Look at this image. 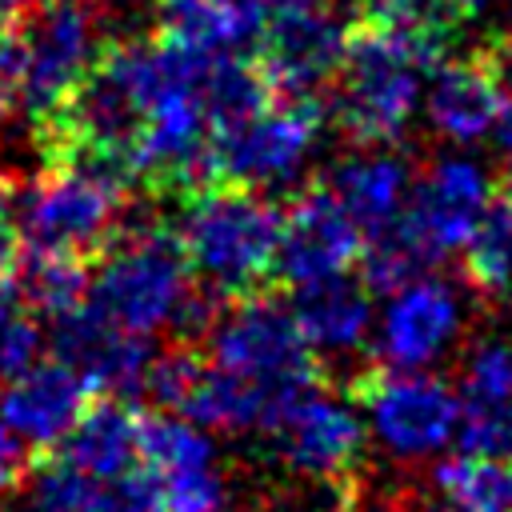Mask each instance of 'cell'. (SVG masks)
<instances>
[{
  "mask_svg": "<svg viewBox=\"0 0 512 512\" xmlns=\"http://www.w3.org/2000/svg\"><path fill=\"white\" fill-rule=\"evenodd\" d=\"M360 16H364V24L400 28V32L424 36V40H432L440 48H444L448 28L456 20L448 0H360Z\"/></svg>",
  "mask_w": 512,
  "mask_h": 512,
  "instance_id": "obj_24",
  "label": "cell"
},
{
  "mask_svg": "<svg viewBox=\"0 0 512 512\" xmlns=\"http://www.w3.org/2000/svg\"><path fill=\"white\" fill-rule=\"evenodd\" d=\"M348 24L328 8V0H268V20L260 32V72L280 96H316L332 84Z\"/></svg>",
  "mask_w": 512,
  "mask_h": 512,
  "instance_id": "obj_9",
  "label": "cell"
},
{
  "mask_svg": "<svg viewBox=\"0 0 512 512\" xmlns=\"http://www.w3.org/2000/svg\"><path fill=\"white\" fill-rule=\"evenodd\" d=\"M196 280L188 272L184 248L164 220L120 224L108 248L88 268V304L116 328L152 336L172 328Z\"/></svg>",
  "mask_w": 512,
  "mask_h": 512,
  "instance_id": "obj_5",
  "label": "cell"
},
{
  "mask_svg": "<svg viewBox=\"0 0 512 512\" xmlns=\"http://www.w3.org/2000/svg\"><path fill=\"white\" fill-rule=\"evenodd\" d=\"M464 276L488 296L512 288V184L488 196L484 216L464 240Z\"/></svg>",
  "mask_w": 512,
  "mask_h": 512,
  "instance_id": "obj_23",
  "label": "cell"
},
{
  "mask_svg": "<svg viewBox=\"0 0 512 512\" xmlns=\"http://www.w3.org/2000/svg\"><path fill=\"white\" fill-rule=\"evenodd\" d=\"M440 56L444 48L424 36L360 24V32L348 36L344 60L332 76L336 124L356 144H368V148L400 140L420 108L424 76Z\"/></svg>",
  "mask_w": 512,
  "mask_h": 512,
  "instance_id": "obj_4",
  "label": "cell"
},
{
  "mask_svg": "<svg viewBox=\"0 0 512 512\" xmlns=\"http://www.w3.org/2000/svg\"><path fill=\"white\" fill-rule=\"evenodd\" d=\"M492 0H448V8L456 12V16H476V12H484Z\"/></svg>",
  "mask_w": 512,
  "mask_h": 512,
  "instance_id": "obj_31",
  "label": "cell"
},
{
  "mask_svg": "<svg viewBox=\"0 0 512 512\" xmlns=\"http://www.w3.org/2000/svg\"><path fill=\"white\" fill-rule=\"evenodd\" d=\"M324 128V108L316 96H272L264 108L232 124L212 140L216 180H236L248 188L288 184L312 156Z\"/></svg>",
  "mask_w": 512,
  "mask_h": 512,
  "instance_id": "obj_8",
  "label": "cell"
},
{
  "mask_svg": "<svg viewBox=\"0 0 512 512\" xmlns=\"http://www.w3.org/2000/svg\"><path fill=\"white\" fill-rule=\"evenodd\" d=\"M440 512H468V508H456V504H448V500H444V508H440Z\"/></svg>",
  "mask_w": 512,
  "mask_h": 512,
  "instance_id": "obj_32",
  "label": "cell"
},
{
  "mask_svg": "<svg viewBox=\"0 0 512 512\" xmlns=\"http://www.w3.org/2000/svg\"><path fill=\"white\" fill-rule=\"evenodd\" d=\"M40 348V328L36 312L20 300V292H0V380L20 372L28 360H36Z\"/></svg>",
  "mask_w": 512,
  "mask_h": 512,
  "instance_id": "obj_25",
  "label": "cell"
},
{
  "mask_svg": "<svg viewBox=\"0 0 512 512\" xmlns=\"http://www.w3.org/2000/svg\"><path fill=\"white\" fill-rule=\"evenodd\" d=\"M160 40L184 52H244L260 40L268 0H156Z\"/></svg>",
  "mask_w": 512,
  "mask_h": 512,
  "instance_id": "obj_18",
  "label": "cell"
},
{
  "mask_svg": "<svg viewBox=\"0 0 512 512\" xmlns=\"http://www.w3.org/2000/svg\"><path fill=\"white\" fill-rule=\"evenodd\" d=\"M488 60H492V68L508 80V76H512V36L496 40V48H492V56H488Z\"/></svg>",
  "mask_w": 512,
  "mask_h": 512,
  "instance_id": "obj_29",
  "label": "cell"
},
{
  "mask_svg": "<svg viewBox=\"0 0 512 512\" xmlns=\"http://www.w3.org/2000/svg\"><path fill=\"white\" fill-rule=\"evenodd\" d=\"M456 400H460V420H456L460 448L512 456V348L484 344L480 352H472Z\"/></svg>",
  "mask_w": 512,
  "mask_h": 512,
  "instance_id": "obj_17",
  "label": "cell"
},
{
  "mask_svg": "<svg viewBox=\"0 0 512 512\" xmlns=\"http://www.w3.org/2000/svg\"><path fill=\"white\" fill-rule=\"evenodd\" d=\"M52 348L64 364H72L96 396H132L140 392L144 368L152 360L144 336L116 328L88 300L52 316Z\"/></svg>",
  "mask_w": 512,
  "mask_h": 512,
  "instance_id": "obj_14",
  "label": "cell"
},
{
  "mask_svg": "<svg viewBox=\"0 0 512 512\" xmlns=\"http://www.w3.org/2000/svg\"><path fill=\"white\" fill-rule=\"evenodd\" d=\"M92 396L96 392L88 388V380L60 356L28 360L8 376L0 392V420L32 448V456H44L68 436Z\"/></svg>",
  "mask_w": 512,
  "mask_h": 512,
  "instance_id": "obj_13",
  "label": "cell"
},
{
  "mask_svg": "<svg viewBox=\"0 0 512 512\" xmlns=\"http://www.w3.org/2000/svg\"><path fill=\"white\" fill-rule=\"evenodd\" d=\"M324 188L348 208V216L360 224V232L368 240L400 216L408 188H412V168L376 144V152H364V156L336 164Z\"/></svg>",
  "mask_w": 512,
  "mask_h": 512,
  "instance_id": "obj_21",
  "label": "cell"
},
{
  "mask_svg": "<svg viewBox=\"0 0 512 512\" xmlns=\"http://www.w3.org/2000/svg\"><path fill=\"white\" fill-rule=\"evenodd\" d=\"M28 8H32V0H0V24H4V28L20 24Z\"/></svg>",
  "mask_w": 512,
  "mask_h": 512,
  "instance_id": "obj_30",
  "label": "cell"
},
{
  "mask_svg": "<svg viewBox=\"0 0 512 512\" xmlns=\"http://www.w3.org/2000/svg\"><path fill=\"white\" fill-rule=\"evenodd\" d=\"M460 328V300L440 280H412L392 292L380 328V352L392 368H424Z\"/></svg>",
  "mask_w": 512,
  "mask_h": 512,
  "instance_id": "obj_16",
  "label": "cell"
},
{
  "mask_svg": "<svg viewBox=\"0 0 512 512\" xmlns=\"http://www.w3.org/2000/svg\"><path fill=\"white\" fill-rule=\"evenodd\" d=\"M268 436L276 440V452L292 472L352 492L356 468L364 460V428L348 404H340L324 388H312L284 408Z\"/></svg>",
  "mask_w": 512,
  "mask_h": 512,
  "instance_id": "obj_10",
  "label": "cell"
},
{
  "mask_svg": "<svg viewBox=\"0 0 512 512\" xmlns=\"http://www.w3.org/2000/svg\"><path fill=\"white\" fill-rule=\"evenodd\" d=\"M440 496L468 512H512V456L460 452L432 472Z\"/></svg>",
  "mask_w": 512,
  "mask_h": 512,
  "instance_id": "obj_22",
  "label": "cell"
},
{
  "mask_svg": "<svg viewBox=\"0 0 512 512\" xmlns=\"http://www.w3.org/2000/svg\"><path fill=\"white\" fill-rule=\"evenodd\" d=\"M128 184V164L92 152L48 160V172L24 184L0 180V204L20 256H60L92 268L124 224Z\"/></svg>",
  "mask_w": 512,
  "mask_h": 512,
  "instance_id": "obj_1",
  "label": "cell"
},
{
  "mask_svg": "<svg viewBox=\"0 0 512 512\" xmlns=\"http://www.w3.org/2000/svg\"><path fill=\"white\" fill-rule=\"evenodd\" d=\"M292 292V316L312 352L344 356L364 344V332L372 324V292L364 280L336 272L324 280L296 284Z\"/></svg>",
  "mask_w": 512,
  "mask_h": 512,
  "instance_id": "obj_19",
  "label": "cell"
},
{
  "mask_svg": "<svg viewBox=\"0 0 512 512\" xmlns=\"http://www.w3.org/2000/svg\"><path fill=\"white\" fill-rule=\"evenodd\" d=\"M20 44V96L16 104L44 124L68 92L84 80V72L100 56L96 16L84 0H44L24 12Z\"/></svg>",
  "mask_w": 512,
  "mask_h": 512,
  "instance_id": "obj_6",
  "label": "cell"
},
{
  "mask_svg": "<svg viewBox=\"0 0 512 512\" xmlns=\"http://www.w3.org/2000/svg\"><path fill=\"white\" fill-rule=\"evenodd\" d=\"M492 136H496L500 152L512 160V96H504V104H500V116H496V124H492Z\"/></svg>",
  "mask_w": 512,
  "mask_h": 512,
  "instance_id": "obj_28",
  "label": "cell"
},
{
  "mask_svg": "<svg viewBox=\"0 0 512 512\" xmlns=\"http://www.w3.org/2000/svg\"><path fill=\"white\" fill-rule=\"evenodd\" d=\"M348 512H356V508H348Z\"/></svg>",
  "mask_w": 512,
  "mask_h": 512,
  "instance_id": "obj_33",
  "label": "cell"
},
{
  "mask_svg": "<svg viewBox=\"0 0 512 512\" xmlns=\"http://www.w3.org/2000/svg\"><path fill=\"white\" fill-rule=\"evenodd\" d=\"M504 104V76L492 68L488 56L472 60H436L424 76L420 108L428 128L452 144L484 140Z\"/></svg>",
  "mask_w": 512,
  "mask_h": 512,
  "instance_id": "obj_15",
  "label": "cell"
},
{
  "mask_svg": "<svg viewBox=\"0 0 512 512\" xmlns=\"http://www.w3.org/2000/svg\"><path fill=\"white\" fill-rule=\"evenodd\" d=\"M344 388L368 412L376 440L396 456H432L456 436L460 400L436 376H424L416 368L372 364L356 372Z\"/></svg>",
  "mask_w": 512,
  "mask_h": 512,
  "instance_id": "obj_7",
  "label": "cell"
},
{
  "mask_svg": "<svg viewBox=\"0 0 512 512\" xmlns=\"http://www.w3.org/2000/svg\"><path fill=\"white\" fill-rule=\"evenodd\" d=\"M16 96H20V44L0 24V120L16 108Z\"/></svg>",
  "mask_w": 512,
  "mask_h": 512,
  "instance_id": "obj_27",
  "label": "cell"
},
{
  "mask_svg": "<svg viewBox=\"0 0 512 512\" xmlns=\"http://www.w3.org/2000/svg\"><path fill=\"white\" fill-rule=\"evenodd\" d=\"M60 464L84 476H112L140 464V408L124 396H92L68 436L48 448Z\"/></svg>",
  "mask_w": 512,
  "mask_h": 512,
  "instance_id": "obj_20",
  "label": "cell"
},
{
  "mask_svg": "<svg viewBox=\"0 0 512 512\" xmlns=\"http://www.w3.org/2000/svg\"><path fill=\"white\" fill-rule=\"evenodd\" d=\"M32 464H36L32 448L0 420V488H16L20 480H28Z\"/></svg>",
  "mask_w": 512,
  "mask_h": 512,
  "instance_id": "obj_26",
  "label": "cell"
},
{
  "mask_svg": "<svg viewBox=\"0 0 512 512\" xmlns=\"http://www.w3.org/2000/svg\"><path fill=\"white\" fill-rule=\"evenodd\" d=\"M196 344L212 368L252 392L264 412L260 432H268L292 400L324 384L316 352L308 348L292 308H284L272 288L224 300Z\"/></svg>",
  "mask_w": 512,
  "mask_h": 512,
  "instance_id": "obj_3",
  "label": "cell"
},
{
  "mask_svg": "<svg viewBox=\"0 0 512 512\" xmlns=\"http://www.w3.org/2000/svg\"><path fill=\"white\" fill-rule=\"evenodd\" d=\"M176 240L192 280L220 296L240 300L276 288L280 204L260 188L236 180H204L176 196Z\"/></svg>",
  "mask_w": 512,
  "mask_h": 512,
  "instance_id": "obj_2",
  "label": "cell"
},
{
  "mask_svg": "<svg viewBox=\"0 0 512 512\" xmlns=\"http://www.w3.org/2000/svg\"><path fill=\"white\" fill-rule=\"evenodd\" d=\"M364 232L348 208L320 184L304 188L280 208V248H276V284H308L336 272H348L360 260Z\"/></svg>",
  "mask_w": 512,
  "mask_h": 512,
  "instance_id": "obj_11",
  "label": "cell"
},
{
  "mask_svg": "<svg viewBox=\"0 0 512 512\" xmlns=\"http://www.w3.org/2000/svg\"><path fill=\"white\" fill-rule=\"evenodd\" d=\"M492 184L480 164L464 156H440L420 176H412L408 200L400 208V224L440 260L452 248H464L476 220L484 216Z\"/></svg>",
  "mask_w": 512,
  "mask_h": 512,
  "instance_id": "obj_12",
  "label": "cell"
}]
</instances>
